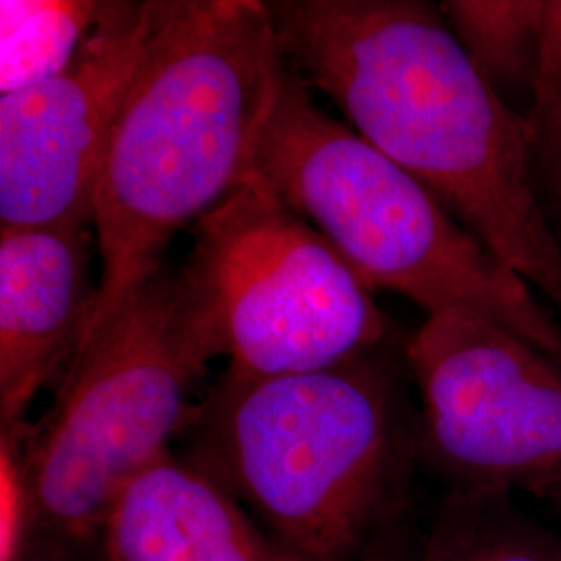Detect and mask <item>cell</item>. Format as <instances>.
Segmentation results:
<instances>
[{"label": "cell", "instance_id": "9c48e42d", "mask_svg": "<svg viewBox=\"0 0 561 561\" xmlns=\"http://www.w3.org/2000/svg\"><path fill=\"white\" fill-rule=\"evenodd\" d=\"M92 227L0 229V422L25 424L48 382H59L92 317Z\"/></svg>", "mask_w": 561, "mask_h": 561}, {"label": "cell", "instance_id": "7c38bea8", "mask_svg": "<svg viewBox=\"0 0 561 561\" xmlns=\"http://www.w3.org/2000/svg\"><path fill=\"white\" fill-rule=\"evenodd\" d=\"M439 9L468 57L497 92L502 85L524 81L533 88L547 0H449Z\"/></svg>", "mask_w": 561, "mask_h": 561}, {"label": "cell", "instance_id": "8992f818", "mask_svg": "<svg viewBox=\"0 0 561 561\" xmlns=\"http://www.w3.org/2000/svg\"><path fill=\"white\" fill-rule=\"evenodd\" d=\"M181 275L229 375L266 379L375 354L391 321L321 233L254 180L196 222Z\"/></svg>", "mask_w": 561, "mask_h": 561}, {"label": "cell", "instance_id": "30bf717a", "mask_svg": "<svg viewBox=\"0 0 561 561\" xmlns=\"http://www.w3.org/2000/svg\"><path fill=\"white\" fill-rule=\"evenodd\" d=\"M102 542L106 561H310L252 520L210 472L171 451L127 482Z\"/></svg>", "mask_w": 561, "mask_h": 561}, {"label": "cell", "instance_id": "52a82bcc", "mask_svg": "<svg viewBox=\"0 0 561 561\" xmlns=\"http://www.w3.org/2000/svg\"><path fill=\"white\" fill-rule=\"evenodd\" d=\"M424 454L461 493L561 477V364L472 312L426 317L405 347Z\"/></svg>", "mask_w": 561, "mask_h": 561}, {"label": "cell", "instance_id": "2e32d148", "mask_svg": "<svg viewBox=\"0 0 561 561\" xmlns=\"http://www.w3.org/2000/svg\"><path fill=\"white\" fill-rule=\"evenodd\" d=\"M533 127L537 146L542 141L561 159V27L549 44L535 94Z\"/></svg>", "mask_w": 561, "mask_h": 561}, {"label": "cell", "instance_id": "e0dca14e", "mask_svg": "<svg viewBox=\"0 0 561 561\" xmlns=\"http://www.w3.org/2000/svg\"><path fill=\"white\" fill-rule=\"evenodd\" d=\"M528 493L541 497L547 503H551L558 512H561V477L549 479V481L539 482L528 489Z\"/></svg>", "mask_w": 561, "mask_h": 561}, {"label": "cell", "instance_id": "6da1fadb", "mask_svg": "<svg viewBox=\"0 0 561 561\" xmlns=\"http://www.w3.org/2000/svg\"><path fill=\"white\" fill-rule=\"evenodd\" d=\"M287 69L561 312V243L533 178L535 138L416 0L266 2Z\"/></svg>", "mask_w": 561, "mask_h": 561}, {"label": "cell", "instance_id": "277c9868", "mask_svg": "<svg viewBox=\"0 0 561 561\" xmlns=\"http://www.w3.org/2000/svg\"><path fill=\"white\" fill-rule=\"evenodd\" d=\"M248 180L310 222L370 291L400 294L428 317L479 314L561 364V327L537 291L289 69Z\"/></svg>", "mask_w": 561, "mask_h": 561}, {"label": "cell", "instance_id": "5bb4252c", "mask_svg": "<svg viewBox=\"0 0 561 561\" xmlns=\"http://www.w3.org/2000/svg\"><path fill=\"white\" fill-rule=\"evenodd\" d=\"M463 561H561V535L510 507L507 495H493Z\"/></svg>", "mask_w": 561, "mask_h": 561}, {"label": "cell", "instance_id": "9a60e30c", "mask_svg": "<svg viewBox=\"0 0 561 561\" xmlns=\"http://www.w3.org/2000/svg\"><path fill=\"white\" fill-rule=\"evenodd\" d=\"M23 426L2 428L0 443V500H2V528H0V561H20L25 553L27 530L34 526L32 502L27 482L21 468Z\"/></svg>", "mask_w": 561, "mask_h": 561}, {"label": "cell", "instance_id": "ac0fdd59", "mask_svg": "<svg viewBox=\"0 0 561 561\" xmlns=\"http://www.w3.org/2000/svg\"><path fill=\"white\" fill-rule=\"evenodd\" d=\"M20 561H60V560H53V558H46V556H36V558H30V556H21Z\"/></svg>", "mask_w": 561, "mask_h": 561}, {"label": "cell", "instance_id": "3957f363", "mask_svg": "<svg viewBox=\"0 0 561 561\" xmlns=\"http://www.w3.org/2000/svg\"><path fill=\"white\" fill-rule=\"evenodd\" d=\"M190 426V460L310 561H358L408 505L398 391L375 354L266 379L225 373Z\"/></svg>", "mask_w": 561, "mask_h": 561}, {"label": "cell", "instance_id": "ba28073f", "mask_svg": "<svg viewBox=\"0 0 561 561\" xmlns=\"http://www.w3.org/2000/svg\"><path fill=\"white\" fill-rule=\"evenodd\" d=\"M161 2H106L62 73L0 96V229L92 227L104 146Z\"/></svg>", "mask_w": 561, "mask_h": 561}, {"label": "cell", "instance_id": "8fae6325", "mask_svg": "<svg viewBox=\"0 0 561 561\" xmlns=\"http://www.w3.org/2000/svg\"><path fill=\"white\" fill-rule=\"evenodd\" d=\"M106 2L2 0L0 96L62 73L101 21Z\"/></svg>", "mask_w": 561, "mask_h": 561}, {"label": "cell", "instance_id": "4fadbf2b", "mask_svg": "<svg viewBox=\"0 0 561 561\" xmlns=\"http://www.w3.org/2000/svg\"><path fill=\"white\" fill-rule=\"evenodd\" d=\"M489 497L493 495L456 491L428 528L412 520L405 505L366 545L358 561H463Z\"/></svg>", "mask_w": 561, "mask_h": 561}, {"label": "cell", "instance_id": "5b68a950", "mask_svg": "<svg viewBox=\"0 0 561 561\" xmlns=\"http://www.w3.org/2000/svg\"><path fill=\"white\" fill-rule=\"evenodd\" d=\"M222 356L180 273L157 271L81 341L42 421L23 428L21 468L34 526L85 542L127 482L190 426L192 385Z\"/></svg>", "mask_w": 561, "mask_h": 561}, {"label": "cell", "instance_id": "7a4b0ae2", "mask_svg": "<svg viewBox=\"0 0 561 561\" xmlns=\"http://www.w3.org/2000/svg\"><path fill=\"white\" fill-rule=\"evenodd\" d=\"M285 71L266 2L162 0L102 154L101 279L83 340L161 271L183 225L250 178Z\"/></svg>", "mask_w": 561, "mask_h": 561}]
</instances>
